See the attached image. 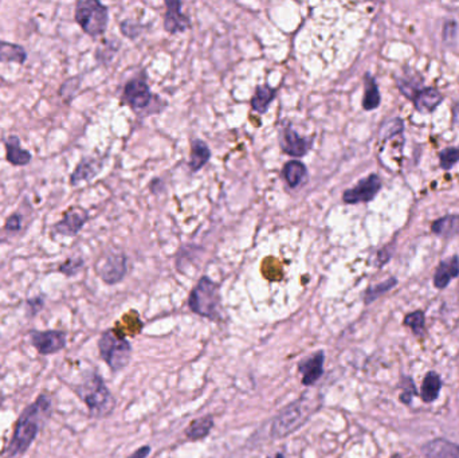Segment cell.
I'll return each mask as SVG.
<instances>
[{
    "label": "cell",
    "mask_w": 459,
    "mask_h": 458,
    "mask_svg": "<svg viewBox=\"0 0 459 458\" xmlns=\"http://www.w3.org/2000/svg\"><path fill=\"white\" fill-rule=\"evenodd\" d=\"M53 402L50 395L40 394L31 404H28L15 423L12 439L7 446V457L24 455L40 434L42 423L50 418Z\"/></svg>",
    "instance_id": "6da1fadb"
},
{
    "label": "cell",
    "mask_w": 459,
    "mask_h": 458,
    "mask_svg": "<svg viewBox=\"0 0 459 458\" xmlns=\"http://www.w3.org/2000/svg\"><path fill=\"white\" fill-rule=\"evenodd\" d=\"M74 391L86 404L92 417H106L116 407V399L97 373L87 374L80 384L74 386Z\"/></svg>",
    "instance_id": "7a4b0ae2"
},
{
    "label": "cell",
    "mask_w": 459,
    "mask_h": 458,
    "mask_svg": "<svg viewBox=\"0 0 459 458\" xmlns=\"http://www.w3.org/2000/svg\"><path fill=\"white\" fill-rule=\"evenodd\" d=\"M319 404L321 403L316 398L309 399L305 395L296 402H292L273 420L270 436L276 439H285L297 432L319 409Z\"/></svg>",
    "instance_id": "3957f363"
},
{
    "label": "cell",
    "mask_w": 459,
    "mask_h": 458,
    "mask_svg": "<svg viewBox=\"0 0 459 458\" xmlns=\"http://www.w3.org/2000/svg\"><path fill=\"white\" fill-rule=\"evenodd\" d=\"M191 311L207 319L219 318L220 297L218 285L208 277H201L188 300Z\"/></svg>",
    "instance_id": "277c9868"
},
{
    "label": "cell",
    "mask_w": 459,
    "mask_h": 458,
    "mask_svg": "<svg viewBox=\"0 0 459 458\" xmlns=\"http://www.w3.org/2000/svg\"><path fill=\"white\" fill-rule=\"evenodd\" d=\"M99 350L102 360L112 371H120L129 363L132 357L131 343L119 338L113 331H106L99 340Z\"/></svg>",
    "instance_id": "5b68a950"
},
{
    "label": "cell",
    "mask_w": 459,
    "mask_h": 458,
    "mask_svg": "<svg viewBox=\"0 0 459 458\" xmlns=\"http://www.w3.org/2000/svg\"><path fill=\"white\" fill-rule=\"evenodd\" d=\"M108 19V8L97 0H80L76 6V20L90 37L103 34Z\"/></svg>",
    "instance_id": "8992f818"
},
{
    "label": "cell",
    "mask_w": 459,
    "mask_h": 458,
    "mask_svg": "<svg viewBox=\"0 0 459 458\" xmlns=\"http://www.w3.org/2000/svg\"><path fill=\"white\" fill-rule=\"evenodd\" d=\"M31 345L38 351V354L47 357L62 351L67 344V335L63 331H35L30 332Z\"/></svg>",
    "instance_id": "52a82bcc"
},
{
    "label": "cell",
    "mask_w": 459,
    "mask_h": 458,
    "mask_svg": "<svg viewBox=\"0 0 459 458\" xmlns=\"http://www.w3.org/2000/svg\"><path fill=\"white\" fill-rule=\"evenodd\" d=\"M381 187V181L379 177L372 174L365 179L360 180L359 184L355 186L351 190H347L342 195V200L349 204L361 203V202H369L376 197Z\"/></svg>",
    "instance_id": "ba28073f"
},
{
    "label": "cell",
    "mask_w": 459,
    "mask_h": 458,
    "mask_svg": "<svg viewBox=\"0 0 459 458\" xmlns=\"http://www.w3.org/2000/svg\"><path fill=\"white\" fill-rule=\"evenodd\" d=\"M126 270V257L122 253H110L99 268V275L103 282L115 285L125 277Z\"/></svg>",
    "instance_id": "9c48e42d"
},
{
    "label": "cell",
    "mask_w": 459,
    "mask_h": 458,
    "mask_svg": "<svg viewBox=\"0 0 459 458\" xmlns=\"http://www.w3.org/2000/svg\"><path fill=\"white\" fill-rule=\"evenodd\" d=\"M124 99L135 111L145 109L152 101V93L147 81L142 77L129 81L124 89Z\"/></svg>",
    "instance_id": "30bf717a"
},
{
    "label": "cell",
    "mask_w": 459,
    "mask_h": 458,
    "mask_svg": "<svg viewBox=\"0 0 459 458\" xmlns=\"http://www.w3.org/2000/svg\"><path fill=\"white\" fill-rule=\"evenodd\" d=\"M324 361H325V352L319 351L309 358L302 359L299 363V371L302 375V384L310 387L319 382V379L324 375Z\"/></svg>",
    "instance_id": "8fae6325"
},
{
    "label": "cell",
    "mask_w": 459,
    "mask_h": 458,
    "mask_svg": "<svg viewBox=\"0 0 459 458\" xmlns=\"http://www.w3.org/2000/svg\"><path fill=\"white\" fill-rule=\"evenodd\" d=\"M87 220H89V215L83 208L73 207L65 214L63 220L54 226V233L67 236V237L76 236Z\"/></svg>",
    "instance_id": "7c38bea8"
},
{
    "label": "cell",
    "mask_w": 459,
    "mask_h": 458,
    "mask_svg": "<svg viewBox=\"0 0 459 458\" xmlns=\"http://www.w3.org/2000/svg\"><path fill=\"white\" fill-rule=\"evenodd\" d=\"M426 458H459V445L447 439H435L422 446Z\"/></svg>",
    "instance_id": "4fadbf2b"
},
{
    "label": "cell",
    "mask_w": 459,
    "mask_h": 458,
    "mask_svg": "<svg viewBox=\"0 0 459 458\" xmlns=\"http://www.w3.org/2000/svg\"><path fill=\"white\" fill-rule=\"evenodd\" d=\"M167 14L164 19V27L168 33L176 34L185 31L190 27V20L181 13V3L180 1H165Z\"/></svg>",
    "instance_id": "5bb4252c"
},
{
    "label": "cell",
    "mask_w": 459,
    "mask_h": 458,
    "mask_svg": "<svg viewBox=\"0 0 459 458\" xmlns=\"http://www.w3.org/2000/svg\"><path fill=\"white\" fill-rule=\"evenodd\" d=\"M281 148L283 149V152H286L287 155L296 156V158H301L303 156L308 149L310 148V141L309 140L303 139L299 136L297 132H294L290 128L283 129L282 132V138H281Z\"/></svg>",
    "instance_id": "9a60e30c"
},
{
    "label": "cell",
    "mask_w": 459,
    "mask_h": 458,
    "mask_svg": "<svg viewBox=\"0 0 459 458\" xmlns=\"http://www.w3.org/2000/svg\"><path fill=\"white\" fill-rule=\"evenodd\" d=\"M459 276V259L458 257H453L450 259H444L442 261L435 272L434 276V285L438 289H444L450 281Z\"/></svg>",
    "instance_id": "2e32d148"
},
{
    "label": "cell",
    "mask_w": 459,
    "mask_h": 458,
    "mask_svg": "<svg viewBox=\"0 0 459 458\" xmlns=\"http://www.w3.org/2000/svg\"><path fill=\"white\" fill-rule=\"evenodd\" d=\"M442 390V379L435 371L426 374L420 387V398L424 403H433L440 397Z\"/></svg>",
    "instance_id": "e0dca14e"
},
{
    "label": "cell",
    "mask_w": 459,
    "mask_h": 458,
    "mask_svg": "<svg viewBox=\"0 0 459 458\" xmlns=\"http://www.w3.org/2000/svg\"><path fill=\"white\" fill-rule=\"evenodd\" d=\"M101 167H102V164L99 160H82L80 164L77 165V168L74 170V172L72 174L70 183L73 186H77L78 183L83 181V180L87 181V180L93 179L100 172Z\"/></svg>",
    "instance_id": "ac0fdd59"
},
{
    "label": "cell",
    "mask_w": 459,
    "mask_h": 458,
    "mask_svg": "<svg viewBox=\"0 0 459 458\" xmlns=\"http://www.w3.org/2000/svg\"><path fill=\"white\" fill-rule=\"evenodd\" d=\"M7 160L14 165H27L31 161V154L20 147L19 138L11 136L6 140Z\"/></svg>",
    "instance_id": "d6986e66"
},
{
    "label": "cell",
    "mask_w": 459,
    "mask_h": 458,
    "mask_svg": "<svg viewBox=\"0 0 459 458\" xmlns=\"http://www.w3.org/2000/svg\"><path fill=\"white\" fill-rule=\"evenodd\" d=\"M214 427V418L211 416H204L201 418L195 419L185 430L187 439L191 441L206 439Z\"/></svg>",
    "instance_id": "ffe728a7"
},
{
    "label": "cell",
    "mask_w": 459,
    "mask_h": 458,
    "mask_svg": "<svg viewBox=\"0 0 459 458\" xmlns=\"http://www.w3.org/2000/svg\"><path fill=\"white\" fill-rule=\"evenodd\" d=\"M26 60H27V53L22 46L0 40V62L3 63L15 62L22 65L26 62Z\"/></svg>",
    "instance_id": "44dd1931"
},
{
    "label": "cell",
    "mask_w": 459,
    "mask_h": 458,
    "mask_svg": "<svg viewBox=\"0 0 459 458\" xmlns=\"http://www.w3.org/2000/svg\"><path fill=\"white\" fill-rule=\"evenodd\" d=\"M442 101V95L434 88L422 89L415 96V106L419 112H428L437 108Z\"/></svg>",
    "instance_id": "7402d4cb"
},
{
    "label": "cell",
    "mask_w": 459,
    "mask_h": 458,
    "mask_svg": "<svg viewBox=\"0 0 459 458\" xmlns=\"http://www.w3.org/2000/svg\"><path fill=\"white\" fill-rule=\"evenodd\" d=\"M283 177L292 188H296L306 178V167L297 160L289 161L283 167Z\"/></svg>",
    "instance_id": "603a6c76"
},
{
    "label": "cell",
    "mask_w": 459,
    "mask_h": 458,
    "mask_svg": "<svg viewBox=\"0 0 459 458\" xmlns=\"http://www.w3.org/2000/svg\"><path fill=\"white\" fill-rule=\"evenodd\" d=\"M211 152L207 144L201 140H194L192 142V151H191V159H190V168L197 172L199 171L203 165L207 164L210 160Z\"/></svg>",
    "instance_id": "cb8c5ba5"
},
{
    "label": "cell",
    "mask_w": 459,
    "mask_h": 458,
    "mask_svg": "<svg viewBox=\"0 0 459 458\" xmlns=\"http://www.w3.org/2000/svg\"><path fill=\"white\" fill-rule=\"evenodd\" d=\"M433 231L440 237H453L459 233V215H447L433 223Z\"/></svg>",
    "instance_id": "d4e9b609"
},
{
    "label": "cell",
    "mask_w": 459,
    "mask_h": 458,
    "mask_svg": "<svg viewBox=\"0 0 459 458\" xmlns=\"http://www.w3.org/2000/svg\"><path fill=\"white\" fill-rule=\"evenodd\" d=\"M274 96H276V90L272 89L270 86H267V85L258 86L257 92L251 100L253 109L258 113H265L267 111L270 102L274 100Z\"/></svg>",
    "instance_id": "484cf974"
},
{
    "label": "cell",
    "mask_w": 459,
    "mask_h": 458,
    "mask_svg": "<svg viewBox=\"0 0 459 458\" xmlns=\"http://www.w3.org/2000/svg\"><path fill=\"white\" fill-rule=\"evenodd\" d=\"M380 104V95L376 81L374 80L369 74L365 77V93H364V100H362V106L365 111H372L378 108Z\"/></svg>",
    "instance_id": "4316f807"
},
{
    "label": "cell",
    "mask_w": 459,
    "mask_h": 458,
    "mask_svg": "<svg viewBox=\"0 0 459 458\" xmlns=\"http://www.w3.org/2000/svg\"><path fill=\"white\" fill-rule=\"evenodd\" d=\"M404 325L410 327L412 334L418 338H422L426 334V319H424V313L422 311H415V312H411L408 313L406 318H404Z\"/></svg>",
    "instance_id": "83f0119b"
},
{
    "label": "cell",
    "mask_w": 459,
    "mask_h": 458,
    "mask_svg": "<svg viewBox=\"0 0 459 458\" xmlns=\"http://www.w3.org/2000/svg\"><path fill=\"white\" fill-rule=\"evenodd\" d=\"M397 284H398V279H387V281H384V282H381L379 285H375V286L369 288V289L365 292V296H364L365 304H371L372 301L379 299L381 295H384V293H387L388 291H391Z\"/></svg>",
    "instance_id": "f1b7e54d"
},
{
    "label": "cell",
    "mask_w": 459,
    "mask_h": 458,
    "mask_svg": "<svg viewBox=\"0 0 459 458\" xmlns=\"http://www.w3.org/2000/svg\"><path fill=\"white\" fill-rule=\"evenodd\" d=\"M440 167L443 170H450L459 161V148H446L440 152Z\"/></svg>",
    "instance_id": "f546056e"
},
{
    "label": "cell",
    "mask_w": 459,
    "mask_h": 458,
    "mask_svg": "<svg viewBox=\"0 0 459 458\" xmlns=\"http://www.w3.org/2000/svg\"><path fill=\"white\" fill-rule=\"evenodd\" d=\"M404 379H406V382H403L404 389H403V393L400 394V400H401L404 404H411L412 398H414L415 395H418V390H417V387H415L412 379L410 378V377Z\"/></svg>",
    "instance_id": "4dcf8cb0"
},
{
    "label": "cell",
    "mask_w": 459,
    "mask_h": 458,
    "mask_svg": "<svg viewBox=\"0 0 459 458\" xmlns=\"http://www.w3.org/2000/svg\"><path fill=\"white\" fill-rule=\"evenodd\" d=\"M82 265H83L82 259H69L63 265H60V272L65 273L66 276H73L80 270Z\"/></svg>",
    "instance_id": "1f68e13d"
},
{
    "label": "cell",
    "mask_w": 459,
    "mask_h": 458,
    "mask_svg": "<svg viewBox=\"0 0 459 458\" xmlns=\"http://www.w3.org/2000/svg\"><path fill=\"white\" fill-rule=\"evenodd\" d=\"M121 30L124 33V35L129 37V38H136L140 34V28L136 23L131 22V20H125L121 23Z\"/></svg>",
    "instance_id": "d6a6232c"
},
{
    "label": "cell",
    "mask_w": 459,
    "mask_h": 458,
    "mask_svg": "<svg viewBox=\"0 0 459 458\" xmlns=\"http://www.w3.org/2000/svg\"><path fill=\"white\" fill-rule=\"evenodd\" d=\"M20 224H22V217L19 214H14L12 217H10L7 220L4 229L8 230V231H19Z\"/></svg>",
    "instance_id": "836d02e7"
},
{
    "label": "cell",
    "mask_w": 459,
    "mask_h": 458,
    "mask_svg": "<svg viewBox=\"0 0 459 458\" xmlns=\"http://www.w3.org/2000/svg\"><path fill=\"white\" fill-rule=\"evenodd\" d=\"M151 452H152L151 446L145 445V446H141V448H139L135 453H132V455L128 458H147L151 455Z\"/></svg>",
    "instance_id": "e575fe53"
},
{
    "label": "cell",
    "mask_w": 459,
    "mask_h": 458,
    "mask_svg": "<svg viewBox=\"0 0 459 458\" xmlns=\"http://www.w3.org/2000/svg\"><path fill=\"white\" fill-rule=\"evenodd\" d=\"M27 304H28L30 308H33L31 315H35V313H38L40 309L43 308V299H42V297H38V299L28 300Z\"/></svg>",
    "instance_id": "d590c367"
},
{
    "label": "cell",
    "mask_w": 459,
    "mask_h": 458,
    "mask_svg": "<svg viewBox=\"0 0 459 458\" xmlns=\"http://www.w3.org/2000/svg\"><path fill=\"white\" fill-rule=\"evenodd\" d=\"M267 458H285V456H283V453H277L276 456H273V457H267Z\"/></svg>",
    "instance_id": "8d00e7d4"
},
{
    "label": "cell",
    "mask_w": 459,
    "mask_h": 458,
    "mask_svg": "<svg viewBox=\"0 0 459 458\" xmlns=\"http://www.w3.org/2000/svg\"><path fill=\"white\" fill-rule=\"evenodd\" d=\"M395 458H397V457H395Z\"/></svg>",
    "instance_id": "74e56055"
}]
</instances>
